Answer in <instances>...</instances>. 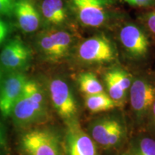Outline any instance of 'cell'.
<instances>
[{
  "mask_svg": "<svg viewBox=\"0 0 155 155\" xmlns=\"http://www.w3.org/2000/svg\"><path fill=\"white\" fill-rule=\"evenodd\" d=\"M146 125L150 135L155 138V100L147 116Z\"/></svg>",
  "mask_w": 155,
  "mask_h": 155,
  "instance_id": "cell-20",
  "label": "cell"
},
{
  "mask_svg": "<svg viewBox=\"0 0 155 155\" xmlns=\"http://www.w3.org/2000/svg\"><path fill=\"white\" fill-rule=\"evenodd\" d=\"M79 57L88 63H103L113 61L114 52L111 42L103 36L93 37L81 45Z\"/></svg>",
  "mask_w": 155,
  "mask_h": 155,
  "instance_id": "cell-7",
  "label": "cell"
},
{
  "mask_svg": "<svg viewBox=\"0 0 155 155\" xmlns=\"http://www.w3.org/2000/svg\"><path fill=\"white\" fill-rule=\"evenodd\" d=\"M15 0H0V15L11 16L14 12Z\"/></svg>",
  "mask_w": 155,
  "mask_h": 155,
  "instance_id": "cell-21",
  "label": "cell"
},
{
  "mask_svg": "<svg viewBox=\"0 0 155 155\" xmlns=\"http://www.w3.org/2000/svg\"><path fill=\"white\" fill-rule=\"evenodd\" d=\"M63 141L54 130L38 128L25 133L20 146L26 155H64Z\"/></svg>",
  "mask_w": 155,
  "mask_h": 155,
  "instance_id": "cell-1",
  "label": "cell"
},
{
  "mask_svg": "<svg viewBox=\"0 0 155 155\" xmlns=\"http://www.w3.org/2000/svg\"><path fill=\"white\" fill-rule=\"evenodd\" d=\"M118 85L125 93L129 91L131 85V78L127 71L121 68H114L108 71L105 74Z\"/></svg>",
  "mask_w": 155,
  "mask_h": 155,
  "instance_id": "cell-17",
  "label": "cell"
},
{
  "mask_svg": "<svg viewBox=\"0 0 155 155\" xmlns=\"http://www.w3.org/2000/svg\"><path fill=\"white\" fill-rule=\"evenodd\" d=\"M120 40L128 53L134 57H142L149 48V41L146 35L135 25L124 27L120 32Z\"/></svg>",
  "mask_w": 155,
  "mask_h": 155,
  "instance_id": "cell-10",
  "label": "cell"
},
{
  "mask_svg": "<svg viewBox=\"0 0 155 155\" xmlns=\"http://www.w3.org/2000/svg\"><path fill=\"white\" fill-rule=\"evenodd\" d=\"M7 138H6V135L5 133L4 128L0 123V148L5 149L7 147Z\"/></svg>",
  "mask_w": 155,
  "mask_h": 155,
  "instance_id": "cell-25",
  "label": "cell"
},
{
  "mask_svg": "<svg viewBox=\"0 0 155 155\" xmlns=\"http://www.w3.org/2000/svg\"><path fill=\"white\" fill-rule=\"evenodd\" d=\"M50 99L55 111L65 123L78 119V104L68 83L61 78L50 83Z\"/></svg>",
  "mask_w": 155,
  "mask_h": 155,
  "instance_id": "cell-3",
  "label": "cell"
},
{
  "mask_svg": "<svg viewBox=\"0 0 155 155\" xmlns=\"http://www.w3.org/2000/svg\"><path fill=\"white\" fill-rule=\"evenodd\" d=\"M40 45L43 53L51 60L58 61L60 58L63 57L56 47L49 33L44 35L40 38Z\"/></svg>",
  "mask_w": 155,
  "mask_h": 155,
  "instance_id": "cell-18",
  "label": "cell"
},
{
  "mask_svg": "<svg viewBox=\"0 0 155 155\" xmlns=\"http://www.w3.org/2000/svg\"><path fill=\"white\" fill-rule=\"evenodd\" d=\"M63 141L65 155H99L97 144L81 127L78 119L67 122Z\"/></svg>",
  "mask_w": 155,
  "mask_h": 155,
  "instance_id": "cell-4",
  "label": "cell"
},
{
  "mask_svg": "<svg viewBox=\"0 0 155 155\" xmlns=\"http://www.w3.org/2000/svg\"><path fill=\"white\" fill-rule=\"evenodd\" d=\"M11 116L17 127H28L45 121L48 108L46 104L35 101L22 94L15 103Z\"/></svg>",
  "mask_w": 155,
  "mask_h": 155,
  "instance_id": "cell-5",
  "label": "cell"
},
{
  "mask_svg": "<svg viewBox=\"0 0 155 155\" xmlns=\"http://www.w3.org/2000/svg\"><path fill=\"white\" fill-rule=\"evenodd\" d=\"M146 23L150 32L155 35V7L147 14Z\"/></svg>",
  "mask_w": 155,
  "mask_h": 155,
  "instance_id": "cell-22",
  "label": "cell"
},
{
  "mask_svg": "<svg viewBox=\"0 0 155 155\" xmlns=\"http://www.w3.org/2000/svg\"><path fill=\"white\" fill-rule=\"evenodd\" d=\"M42 12L45 18L53 25L61 24L67 17L62 0H44Z\"/></svg>",
  "mask_w": 155,
  "mask_h": 155,
  "instance_id": "cell-13",
  "label": "cell"
},
{
  "mask_svg": "<svg viewBox=\"0 0 155 155\" xmlns=\"http://www.w3.org/2000/svg\"><path fill=\"white\" fill-rule=\"evenodd\" d=\"M130 106L137 124L142 125L155 100V84L145 78H136L129 89Z\"/></svg>",
  "mask_w": 155,
  "mask_h": 155,
  "instance_id": "cell-2",
  "label": "cell"
},
{
  "mask_svg": "<svg viewBox=\"0 0 155 155\" xmlns=\"http://www.w3.org/2000/svg\"><path fill=\"white\" fill-rule=\"evenodd\" d=\"M121 117V116L116 114H108L97 117L89 123L88 134L96 144L104 150H107L108 137Z\"/></svg>",
  "mask_w": 155,
  "mask_h": 155,
  "instance_id": "cell-11",
  "label": "cell"
},
{
  "mask_svg": "<svg viewBox=\"0 0 155 155\" xmlns=\"http://www.w3.org/2000/svg\"><path fill=\"white\" fill-rule=\"evenodd\" d=\"M27 80L26 76L21 73H14L3 79L0 85V112L5 119L11 116Z\"/></svg>",
  "mask_w": 155,
  "mask_h": 155,
  "instance_id": "cell-6",
  "label": "cell"
},
{
  "mask_svg": "<svg viewBox=\"0 0 155 155\" xmlns=\"http://www.w3.org/2000/svg\"><path fill=\"white\" fill-rule=\"evenodd\" d=\"M153 0H126L129 5L137 7H144L152 2Z\"/></svg>",
  "mask_w": 155,
  "mask_h": 155,
  "instance_id": "cell-24",
  "label": "cell"
},
{
  "mask_svg": "<svg viewBox=\"0 0 155 155\" xmlns=\"http://www.w3.org/2000/svg\"><path fill=\"white\" fill-rule=\"evenodd\" d=\"M8 35V26L3 19L0 18V44L5 41Z\"/></svg>",
  "mask_w": 155,
  "mask_h": 155,
  "instance_id": "cell-23",
  "label": "cell"
},
{
  "mask_svg": "<svg viewBox=\"0 0 155 155\" xmlns=\"http://www.w3.org/2000/svg\"><path fill=\"white\" fill-rule=\"evenodd\" d=\"M49 34L60 53L63 56L65 55L71 45V38L70 35L63 31L52 32H50Z\"/></svg>",
  "mask_w": 155,
  "mask_h": 155,
  "instance_id": "cell-19",
  "label": "cell"
},
{
  "mask_svg": "<svg viewBox=\"0 0 155 155\" xmlns=\"http://www.w3.org/2000/svg\"><path fill=\"white\" fill-rule=\"evenodd\" d=\"M3 79H4L3 72H2V71H1V70H0V85H1Z\"/></svg>",
  "mask_w": 155,
  "mask_h": 155,
  "instance_id": "cell-26",
  "label": "cell"
},
{
  "mask_svg": "<svg viewBox=\"0 0 155 155\" xmlns=\"http://www.w3.org/2000/svg\"><path fill=\"white\" fill-rule=\"evenodd\" d=\"M119 155H131V154L129 152V150H128L127 151H125V152L121 153V154H119Z\"/></svg>",
  "mask_w": 155,
  "mask_h": 155,
  "instance_id": "cell-27",
  "label": "cell"
},
{
  "mask_svg": "<svg viewBox=\"0 0 155 155\" xmlns=\"http://www.w3.org/2000/svg\"><path fill=\"white\" fill-rule=\"evenodd\" d=\"M79 19L89 27H99L106 19L104 0H73Z\"/></svg>",
  "mask_w": 155,
  "mask_h": 155,
  "instance_id": "cell-9",
  "label": "cell"
},
{
  "mask_svg": "<svg viewBox=\"0 0 155 155\" xmlns=\"http://www.w3.org/2000/svg\"><path fill=\"white\" fill-rule=\"evenodd\" d=\"M129 150L131 155H155V138L147 134L137 136L131 140Z\"/></svg>",
  "mask_w": 155,
  "mask_h": 155,
  "instance_id": "cell-15",
  "label": "cell"
},
{
  "mask_svg": "<svg viewBox=\"0 0 155 155\" xmlns=\"http://www.w3.org/2000/svg\"><path fill=\"white\" fill-rule=\"evenodd\" d=\"M85 106L93 114L111 111L116 107L114 101L105 92L85 96Z\"/></svg>",
  "mask_w": 155,
  "mask_h": 155,
  "instance_id": "cell-14",
  "label": "cell"
},
{
  "mask_svg": "<svg viewBox=\"0 0 155 155\" xmlns=\"http://www.w3.org/2000/svg\"><path fill=\"white\" fill-rule=\"evenodd\" d=\"M30 50L19 38L5 45L0 54V64L8 71H17L23 68L29 63Z\"/></svg>",
  "mask_w": 155,
  "mask_h": 155,
  "instance_id": "cell-8",
  "label": "cell"
},
{
  "mask_svg": "<svg viewBox=\"0 0 155 155\" xmlns=\"http://www.w3.org/2000/svg\"><path fill=\"white\" fill-rule=\"evenodd\" d=\"M13 13L22 31L32 32L38 29L40 21V15L31 0H16Z\"/></svg>",
  "mask_w": 155,
  "mask_h": 155,
  "instance_id": "cell-12",
  "label": "cell"
},
{
  "mask_svg": "<svg viewBox=\"0 0 155 155\" xmlns=\"http://www.w3.org/2000/svg\"><path fill=\"white\" fill-rule=\"evenodd\" d=\"M78 82L80 91L86 96L104 92L102 84L96 75L91 72L81 73L78 78Z\"/></svg>",
  "mask_w": 155,
  "mask_h": 155,
  "instance_id": "cell-16",
  "label": "cell"
}]
</instances>
